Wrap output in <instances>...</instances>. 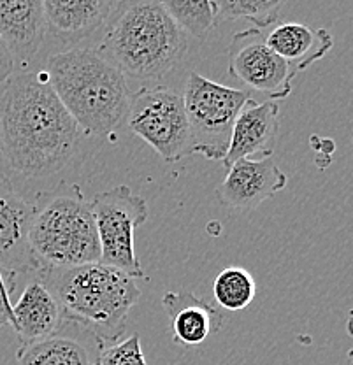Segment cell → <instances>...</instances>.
I'll list each match as a JSON object with an SVG mask.
<instances>
[{"label":"cell","mask_w":353,"mask_h":365,"mask_svg":"<svg viewBox=\"0 0 353 365\" xmlns=\"http://www.w3.org/2000/svg\"><path fill=\"white\" fill-rule=\"evenodd\" d=\"M81 128L46 74L11 76L0 93V163L26 180L63 173L79 155Z\"/></svg>","instance_id":"1"},{"label":"cell","mask_w":353,"mask_h":365,"mask_svg":"<svg viewBox=\"0 0 353 365\" xmlns=\"http://www.w3.org/2000/svg\"><path fill=\"white\" fill-rule=\"evenodd\" d=\"M104 29L98 53L132 79L164 78L187 56V36L157 0L115 2Z\"/></svg>","instance_id":"2"},{"label":"cell","mask_w":353,"mask_h":365,"mask_svg":"<svg viewBox=\"0 0 353 365\" xmlns=\"http://www.w3.org/2000/svg\"><path fill=\"white\" fill-rule=\"evenodd\" d=\"M44 74L85 135L111 137L127 120L132 93L125 76L95 49L49 56Z\"/></svg>","instance_id":"3"},{"label":"cell","mask_w":353,"mask_h":365,"mask_svg":"<svg viewBox=\"0 0 353 365\" xmlns=\"http://www.w3.org/2000/svg\"><path fill=\"white\" fill-rule=\"evenodd\" d=\"M37 276L58 302L63 319L88 329L104 348L120 341L128 313L141 297L134 277L101 262L43 269Z\"/></svg>","instance_id":"4"},{"label":"cell","mask_w":353,"mask_h":365,"mask_svg":"<svg viewBox=\"0 0 353 365\" xmlns=\"http://www.w3.org/2000/svg\"><path fill=\"white\" fill-rule=\"evenodd\" d=\"M29 250L37 272L101 262L92 204L76 182L62 181L32 202Z\"/></svg>","instance_id":"5"},{"label":"cell","mask_w":353,"mask_h":365,"mask_svg":"<svg viewBox=\"0 0 353 365\" xmlns=\"http://www.w3.org/2000/svg\"><path fill=\"white\" fill-rule=\"evenodd\" d=\"M250 98L248 91L229 88L190 72L183 102L193 153L208 160L225 158L235 121Z\"/></svg>","instance_id":"6"},{"label":"cell","mask_w":353,"mask_h":365,"mask_svg":"<svg viewBox=\"0 0 353 365\" xmlns=\"http://www.w3.org/2000/svg\"><path fill=\"white\" fill-rule=\"evenodd\" d=\"M92 211L101 245V264L148 279L134 250V232L148 220V204L128 186L120 185L93 197Z\"/></svg>","instance_id":"7"},{"label":"cell","mask_w":353,"mask_h":365,"mask_svg":"<svg viewBox=\"0 0 353 365\" xmlns=\"http://www.w3.org/2000/svg\"><path fill=\"white\" fill-rule=\"evenodd\" d=\"M125 123L167 163L193 155L183 97L174 90L144 86L132 95Z\"/></svg>","instance_id":"8"},{"label":"cell","mask_w":353,"mask_h":365,"mask_svg":"<svg viewBox=\"0 0 353 365\" xmlns=\"http://www.w3.org/2000/svg\"><path fill=\"white\" fill-rule=\"evenodd\" d=\"M229 74L275 102L292 93L297 71L269 48L262 30L246 29L235 34L230 43Z\"/></svg>","instance_id":"9"},{"label":"cell","mask_w":353,"mask_h":365,"mask_svg":"<svg viewBox=\"0 0 353 365\" xmlns=\"http://www.w3.org/2000/svg\"><path fill=\"white\" fill-rule=\"evenodd\" d=\"M32 202L25 199L4 170H0V271L7 276L37 274L29 250Z\"/></svg>","instance_id":"10"},{"label":"cell","mask_w":353,"mask_h":365,"mask_svg":"<svg viewBox=\"0 0 353 365\" xmlns=\"http://www.w3.org/2000/svg\"><path fill=\"white\" fill-rule=\"evenodd\" d=\"M287 181V174L272 157L239 160L227 169L225 178L216 188V197L235 211H252L282 192Z\"/></svg>","instance_id":"11"},{"label":"cell","mask_w":353,"mask_h":365,"mask_svg":"<svg viewBox=\"0 0 353 365\" xmlns=\"http://www.w3.org/2000/svg\"><path fill=\"white\" fill-rule=\"evenodd\" d=\"M102 349L104 344L93 332L63 319L51 337L20 346L18 365H97Z\"/></svg>","instance_id":"12"},{"label":"cell","mask_w":353,"mask_h":365,"mask_svg":"<svg viewBox=\"0 0 353 365\" xmlns=\"http://www.w3.org/2000/svg\"><path fill=\"white\" fill-rule=\"evenodd\" d=\"M278 132V104L271 101L259 104L250 98L234 125L229 151L222 160L223 165L229 169L239 160H253V157L269 158L275 151Z\"/></svg>","instance_id":"13"},{"label":"cell","mask_w":353,"mask_h":365,"mask_svg":"<svg viewBox=\"0 0 353 365\" xmlns=\"http://www.w3.org/2000/svg\"><path fill=\"white\" fill-rule=\"evenodd\" d=\"M46 34V14L41 0H0V39L14 66L34 60Z\"/></svg>","instance_id":"14"},{"label":"cell","mask_w":353,"mask_h":365,"mask_svg":"<svg viewBox=\"0 0 353 365\" xmlns=\"http://www.w3.org/2000/svg\"><path fill=\"white\" fill-rule=\"evenodd\" d=\"M162 306L169 317L173 342L178 346L203 344L223 327L222 311L188 290L165 292Z\"/></svg>","instance_id":"15"},{"label":"cell","mask_w":353,"mask_h":365,"mask_svg":"<svg viewBox=\"0 0 353 365\" xmlns=\"http://www.w3.org/2000/svg\"><path fill=\"white\" fill-rule=\"evenodd\" d=\"M63 314L58 302L37 274L25 284L20 299L13 304L11 327L21 346L34 344L51 337L62 327Z\"/></svg>","instance_id":"16"},{"label":"cell","mask_w":353,"mask_h":365,"mask_svg":"<svg viewBox=\"0 0 353 365\" xmlns=\"http://www.w3.org/2000/svg\"><path fill=\"white\" fill-rule=\"evenodd\" d=\"M113 6L111 0H46V32L63 43H79L104 29Z\"/></svg>","instance_id":"17"},{"label":"cell","mask_w":353,"mask_h":365,"mask_svg":"<svg viewBox=\"0 0 353 365\" xmlns=\"http://www.w3.org/2000/svg\"><path fill=\"white\" fill-rule=\"evenodd\" d=\"M265 43L280 58L302 72L327 55L334 39L325 29H311L302 23L288 21L275 26L265 36Z\"/></svg>","instance_id":"18"},{"label":"cell","mask_w":353,"mask_h":365,"mask_svg":"<svg viewBox=\"0 0 353 365\" xmlns=\"http://www.w3.org/2000/svg\"><path fill=\"white\" fill-rule=\"evenodd\" d=\"M213 294L220 307L227 311H241L255 300L257 284L246 269L230 265L216 276Z\"/></svg>","instance_id":"19"},{"label":"cell","mask_w":353,"mask_h":365,"mask_svg":"<svg viewBox=\"0 0 353 365\" xmlns=\"http://www.w3.org/2000/svg\"><path fill=\"white\" fill-rule=\"evenodd\" d=\"M216 23L227 20H248L253 29H265L278 21L282 0H215Z\"/></svg>","instance_id":"20"},{"label":"cell","mask_w":353,"mask_h":365,"mask_svg":"<svg viewBox=\"0 0 353 365\" xmlns=\"http://www.w3.org/2000/svg\"><path fill=\"white\" fill-rule=\"evenodd\" d=\"M178 29L195 39H206L216 25V7L213 2H162Z\"/></svg>","instance_id":"21"},{"label":"cell","mask_w":353,"mask_h":365,"mask_svg":"<svg viewBox=\"0 0 353 365\" xmlns=\"http://www.w3.org/2000/svg\"><path fill=\"white\" fill-rule=\"evenodd\" d=\"M97 365H148L143 353L141 337L132 334L127 339H120L101 351Z\"/></svg>","instance_id":"22"},{"label":"cell","mask_w":353,"mask_h":365,"mask_svg":"<svg viewBox=\"0 0 353 365\" xmlns=\"http://www.w3.org/2000/svg\"><path fill=\"white\" fill-rule=\"evenodd\" d=\"M16 277L7 276L0 271V329L11 325L13 319V304H11V294L16 288Z\"/></svg>","instance_id":"23"},{"label":"cell","mask_w":353,"mask_h":365,"mask_svg":"<svg viewBox=\"0 0 353 365\" xmlns=\"http://www.w3.org/2000/svg\"><path fill=\"white\" fill-rule=\"evenodd\" d=\"M13 71H14L13 58H11L9 51H7V48L4 46L2 39H0V83H6L7 79L13 76Z\"/></svg>","instance_id":"24"},{"label":"cell","mask_w":353,"mask_h":365,"mask_svg":"<svg viewBox=\"0 0 353 365\" xmlns=\"http://www.w3.org/2000/svg\"><path fill=\"white\" fill-rule=\"evenodd\" d=\"M347 334L350 337H353V309L350 311V314H348V319H347Z\"/></svg>","instance_id":"25"},{"label":"cell","mask_w":353,"mask_h":365,"mask_svg":"<svg viewBox=\"0 0 353 365\" xmlns=\"http://www.w3.org/2000/svg\"><path fill=\"white\" fill-rule=\"evenodd\" d=\"M347 365H353V348L348 351V356H347Z\"/></svg>","instance_id":"26"},{"label":"cell","mask_w":353,"mask_h":365,"mask_svg":"<svg viewBox=\"0 0 353 365\" xmlns=\"http://www.w3.org/2000/svg\"><path fill=\"white\" fill-rule=\"evenodd\" d=\"M0 157H2V146H0Z\"/></svg>","instance_id":"27"}]
</instances>
